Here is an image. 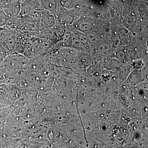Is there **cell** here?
<instances>
[{
  "instance_id": "2",
  "label": "cell",
  "mask_w": 148,
  "mask_h": 148,
  "mask_svg": "<svg viewBox=\"0 0 148 148\" xmlns=\"http://www.w3.org/2000/svg\"><path fill=\"white\" fill-rule=\"evenodd\" d=\"M55 23L53 13L49 11L41 9L40 10L39 32L53 28Z\"/></svg>"
},
{
  "instance_id": "3",
  "label": "cell",
  "mask_w": 148,
  "mask_h": 148,
  "mask_svg": "<svg viewBox=\"0 0 148 148\" xmlns=\"http://www.w3.org/2000/svg\"><path fill=\"white\" fill-rule=\"evenodd\" d=\"M8 18L3 9L0 7V27L6 25Z\"/></svg>"
},
{
  "instance_id": "1",
  "label": "cell",
  "mask_w": 148,
  "mask_h": 148,
  "mask_svg": "<svg viewBox=\"0 0 148 148\" xmlns=\"http://www.w3.org/2000/svg\"><path fill=\"white\" fill-rule=\"evenodd\" d=\"M41 9L39 0H25L21 4L19 16L30 15Z\"/></svg>"
}]
</instances>
